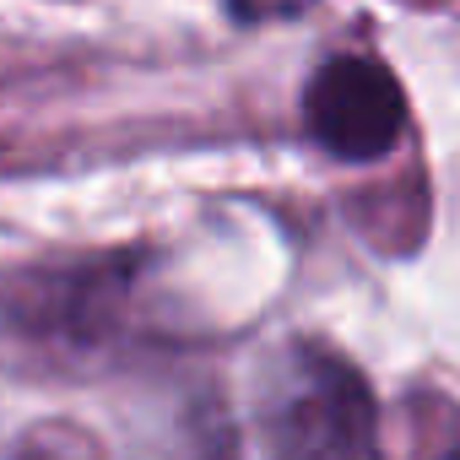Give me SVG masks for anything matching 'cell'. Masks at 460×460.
Wrapping results in <instances>:
<instances>
[{"label": "cell", "instance_id": "cell-2", "mask_svg": "<svg viewBox=\"0 0 460 460\" xmlns=\"http://www.w3.org/2000/svg\"><path fill=\"white\" fill-rule=\"evenodd\" d=\"M304 119L325 152H336L347 163H374L395 146V136L406 125V98H401V82L390 76V66H379L368 55H341V60L320 66V76L309 82Z\"/></svg>", "mask_w": 460, "mask_h": 460}, {"label": "cell", "instance_id": "cell-1", "mask_svg": "<svg viewBox=\"0 0 460 460\" xmlns=\"http://www.w3.org/2000/svg\"><path fill=\"white\" fill-rule=\"evenodd\" d=\"M261 433L271 460H374V395L363 374L325 352L293 347L266 385Z\"/></svg>", "mask_w": 460, "mask_h": 460}, {"label": "cell", "instance_id": "cell-3", "mask_svg": "<svg viewBox=\"0 0 460 460\" xmlns=\"http://www.w3.org/2000/svg\"><path fill=\"white\" fill-rule=\"evenodd\" d=\"M449 460H460V455H449Z\"/></svg>", "mask_w": 460, "mask_h": 460}]
</instances>
